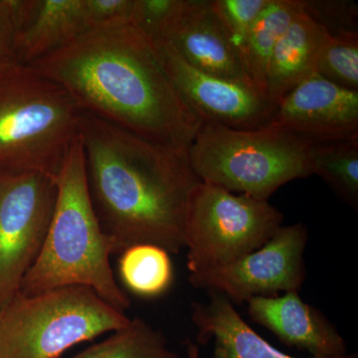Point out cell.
Here are the masks:
<instances>
[{
    "label": "cell",
    "mask_w": 358,
    "mask_h": 358,
    "mask_svg": "<svg viewBox=\"0 0 358 358\" xmlns=\"http://www.w3.org/2000/svg\"><path fill=\"white\" fill-rule=\"evenodd\" d=\"M164 40L193 67L252 87L214 13L211 0H187L178 22Z\"/></svg>",
    "instance_id": "5bb4252c"
},
{
    "label": "cell",
    "mask_w": 358,
    "mask_h": 358,
    "mask_svg": "<svg viewBox=\"0 0 358 358\" xmlns=\"http://www.w3.org/2000/svg\"><path fill=\"white\" fill-rule=\"evenodd\" d=\"M134 0H85L89 32L129 25Z\"/></svg>",
    "instance_id": "d4e9b609"
},
{
    "label": "cell",
    "mask_w": 358,
    "mask_h": 358,
    "mask_svg": "<svg viewBox=\"0 0 358 358\" xmlns=\"http://www.w3.org/2000/svg\"><path fill=\"white\" fill-rule=\"evenodd\" d=\"M284 221L268 200L199 181L186 205L185 248L189 274L227 265L262 247Z\"/></svg>",
    "instance_id": "52a82bcc"
},
{
    "label": "cell",
    "mask_w": 358,
    "mask_h": 358,
    "mask_svg": "<svg viewBox=\"0 0 358 358\" xmlns=\"http://www.w3.org/2000/svg\"><path fill=\"white\" fill-rule=\"evenodd\" d=\"M268 2V0H211L214 13L240 60L250 30Z\"/></svg>",
    "instance_id": "603a6c76"
},
{
    "label": "cell",
    "mask_w": 358,
    "mask_h": 358,
    "mask_svg": "<svg viewBox=\"0 0 358 358\" xmlns=\"http://www.w3.org/2000/svg\"><path fill=\"white\" fill-rule=\"evenodd\" d=\"M57 199L56 180L0 171V310L16 298L38 258Z\"/></svg>",
    "instance_id": "ba28073f"
},
{
    "label": "cell",
    "mask_w": 358,
    "mask_h": 358,
    "mask_svg": "<svg viewBox=\"0 0 358 358\" xmlns=\"http://www.w3.org/2000/svg\"><path fill=\"white\" fill-rule=\"evenodd\" d=\"M327 35L303 8L294 16L275 45L268 64L265 98L273 108L289 90L315 73L317 55Z\"/></svg>",
    "instance_id": "2e32d148"
},
{
    "label": "cell",
    "mask_w": 358,
    "mask_h": 358,
    "mask_svg": "<svg viewBox=\"0 0 358 358\" xmlns=\"http://www.w3.org/2000/svg\"><path fill=\"white\" fill-rule=\"evenodd\" d=\"M83 110L57 82L30 66L0 74V171L57 179L80 134Z\"/></svg>",
    "instance_id": "277c9868"
},
{
    "label": "cell",
    "mask_w": 358,
    "mask_h": 358,
    "mask_svg": "<svg viewBox=\"0 0 358 358\" xmlns=\"http://www.w3.org/2000/svg\"><path fill=\"white\" fill-rule=\"evenodd\" d=\"M72 358H182L169 348L166 336L140 317Z\"/></svg>",
    "instance_id": "ffe728a7"
},
{
    "label": "cell",
    "mask_w": 358,
    "mask_h": 358,
    "mask_svg": "<svg viewBox=\"0 0 358 358\" xmlns=\"http://www.w3.org/2000/svg\"><path fill=\"white\" fill-rule=\"evenodd\" d=\"M310 145L275 127L237 129L204 122L187 152L200 181L268 200L289 181L312 176Z\"/></svg>",
    "instance_id": "5b68a950"
},
{
    "label": "cell",
    "mask_w": 358,
    "mask_h": 358,
    "mask_svg": "<svg viewBox=\"0 0 358 358\" xmlns=\"http://www.w3.org/2000/svg\"><path fill=\"white\" fill-rule=\"evenodd\" d=\"M268 126L310 143L358 138V92L313 73L277 103Z\"/></svg>",
    "instance_id": "8fae6325"
},
{
    "label": "cell",
    "mask_w": 358,
    "mask_h": 358,
    "mask_svg": "<svg viewBox=\"0 0 358 358\" xmlns=\"http://www.w3.org/2000/svg\"><path fill=\"white\" fill-rule=\"evenodd\" d=\"M152 46L174 88L203 124L237 129L268 126L274 108L255 89L193 67L164 40Z\"/></svg>",
    "instance_id": "30bf717a"
},
{
    "label": "cell",
    "mask_w": 358,
    "mask_h": 358,
    "mask_svg": "<svg viewBox=\"0 0 358 358\" xmlns=\"http://www.w3.org/2000/svg\"><path fill=\"white\" fill-rule=\"evenodd\" d=\"M187 0H134L129 25L152 42L166 39Z\"/></svg>",
    "instance_id": "7402d4cb"
},
{
    "label": "cell",
    "mask_w": 358,
    "mask_h": 358,
    "mask_svg": "<svg viewBox=\"0 0 358 358\" xmlns=\"http://www.w3.org/2000/svg\"><path fill=\"white\" fill-rule=\"evenodd\" d=\"M56 185L57 199L43 246L18 294L85 287L112 307L126 312L131 301L115 282L110 263L112 249L90 199L80 136Z\"/></svg>",
    "instance_id": "3957f363"
},
{
    "label": "cell",
    "mask_w": 358,
    "mask_h": 358,
    "mask_svg": "<svg viewBox=\"0 0 358 358\" xmlns=\"http://www.w3.org/2000/svg\"><path fill=\"white\" fill-rule=\"evenodd\" d=\"M308 239L303 224L281 226L262 247L234 262L192 273L190 284L223 294L233 303L299 292L306 278Z\"/></svg>",
    "instance_id": "9c48e42d"
},
{
    "label": "cell",
    "mask_w": 358,
    "mask_h": 358,
    "mask_svg": "<svg viewBox=\"0 0 358 358\" xmlns=\"http://www.w3.org/2000/svg\"><path fill=\"white\" fill-rule=\"evenodd\" d=\"M315 73L339 87L358 92V32L327 35Z\"/></svg>",
    "instance_id": "44dd1931"
},
{
    "label": "cell",
    "mask_w": 358,
    "mask_h": 358,
    "mask_svg": "<svg viewBox=\"0 0 358 358\" xmlns=\"http://www.w3.org/2000/svg\"><path fill=\"white\" fill-rule=\"evenodd\" d=\"M17 65L13 4L11 0H0V74Z\"/></svg>",
    "instance_id": "484cf974"
},
{
    "label": "cell",
    "mask_w": 358,
    "mask_h": 358,
    "mask_svg": "<svg viewBox=\"0 0 358 358\" xmlns=\"http://www.w3.org/2000/svg\"><path fill=\"white\" fill-rule=\"evenodd\" d=\"M301 8V0H268L250 30L241 62L252 87L264 98L268 64L275 45Z\"/></svg>",
    "instance_id": "e0dca14e"
},
{
    "label": "cell",
    "mask_w": 358,
    "mask_h": 358,
    "mask_svg": "<svg viewBox=\"0 0 358 358\" xmlns=\"http://www.w3.org/2000/svg\"><path fill=\"white\" fill-rule=\"evenodd\" d=\"M120 275L124 286L138 296L154 298L173 284V267L169 252L152 244L134 245L121 253Z\"/></svg>",
    "instance_id": "d6986e66"
},
{
    "label": "cell",
    "mask_w": 358,
    "mask_h": 358,
    "mask_svg": "<svg viewBox=\"0 0 358 358\" xmlns=\"http://www.w3.org/2000/svg\"><path fill=\"white\" fill-rule=\"evenodd\" d=\"M129 320L126 313L85 287L17 294L0 310V358H59Z\"/></svg>",
    "instance_id": "8992f818"
},
{
    "label": "cell",
    "mask_w": 358,
    "mask_h": 358,
    "mask_svg": "<svg viewBox=\"0 0 358 358\" xmlns=\"http://www.w3.org/2000/svg\"><path fill=\"white\" fill-rule=\"evenodd\" d=\"M303 10L331 35L358 32L357 4L348 0H301Z\"/></svg>",
    "instance_id": "cb8c5ba5"
},
{
    "label": "cell",
    "mask_w": 358,
    "mask_h": 358,
    "mask_svg": "<svg viewBox=\"0 0 358 358\" xmlns=\"http://www.w3.org/2000/svg\"><path fill=\"white\" fill-rule=\"evenodd\" d=\"M186 358H199V346L189 343L187 345V357Z\"/></svg>",
    "instance_id": "4316f807"
},
{
    "label": "cell",
    "mask_w": 358,
    "mask_h": 358,
    "mask_svg": "<svg viewBox=\"0 0 358 358\" xmlns=\"http://www.w3.org/2000/svg\"><path fill=\"white\" fill-rule=\"evenodd\" d=\"M208 301L192 303V322L196 327L197 341L202 345L214 341L210 358H301L277 350L247 324L223 294L208 292ZM357 358V355L336 357Z\"/></svg>",
    "instance_id": "9a60e30c"
},
{
    "label": "cell",
    "mask_w": 358,
    "mask_h": 358,
    "mask_svg": "<svg viewBox=\"0 0 358 358\" xmlns=\"http://www.w3.org/2000/svg\"><path fill=\"white\" fill-rule=\"evenodd\" d=\"M29 66L83 112L157 145L188 152L203 124L131 25L86 33Z\"/></svg>",
    "instance_id": "6da1fadb"
},
{
    "label": "cell",
    "mask_w": 358,
    "mask_h": 358,
    "mask_svg": "<svg viewBox=\"0 0 358 358\" xmlns=\"http://www.w3.org/2000/svg\"><path fill=\"white\" fill-rule=\"evenodd\" d=\"M247 303L251 319L285 345L306 350L313 357L348 355V345L336 327L319 310L303 301L299 292L257 296Z\"/></svg>",
    "instance_id": "7c38bea8"
},
{
    "label": "cell",
    "mask_w": 358,
    "mask_h": 358,
    "mask_svg": "<svg viewBox=\"0 0 358 358\" xmlns=\"http://www.w3.org/2000/svg\"><path fill=\"white\" fill-rule=\"evenodd\" d=\"M16 56L29 66L89 33L85 0H11Z\"/></svg>",
    "instance_id": "4fadbf2b"
},
{
    "label": "cell",
    "mask_w": 358,
    "mask_h": 358,
    "mask_svg": "<svg viewBox=\"0 0 358 358\" xmlns=\"http://www.w3.org/2000/svg\"><path fill=\"white\" fill-rule=\"evenodd\" d=\"M87 185L113 255L152 244L185 248L188 196L199 179L186 150L140 138L83 112L80 121Z\"/></svg>",
    "instance_id": "7a4b0ae2"
},
{
    "label": "cell",
    "mask_w": 358,
    "mask_h": 358,
    "mask_svg": "<svg viewBox=\"0 0 358 358\" xmlns=\"http://www.w3.org/2000/svg\"><path fill=\"white\" fill-rule=\"evenodd\" d=\"M312 173L324 179L336 195L357 208L358 138L310 143Z\"/></svg>",
    "instance_id": "ac0fdd59"
}]
</instances>
